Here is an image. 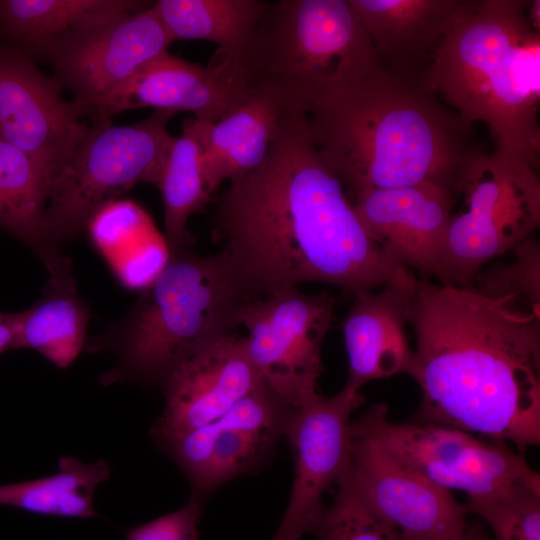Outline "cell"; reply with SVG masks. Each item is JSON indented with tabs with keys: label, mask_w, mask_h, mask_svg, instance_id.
Here are the masks:
<instances>
[{
	"label": "cell",
	"mask_w": 540,
	"mask_h": 540,
	"mask_svg": "<svg viewBox=\"0 0 540 540\" xmlns=\"http://www.w3.org/2000/svg\"><path fill=\"white\" fill-rule=\"evenodd\" d=\"M252 95L243 60L221 49L205 66L165 52L95 103L90 115L96 120L110 119L126 110L151 107L174 113L189 111L199 121L214 123Z\"/></svg>",
	"instance_id": "obj_14"
},
{
	"label": "cell",
	"mask_w": 540,
	"mask_h": 540,
	"mask_svg": "<svg viewBox=\"0 0 540 540\" xmlns=\"http://www.w3.org/2000/svg\"><path fill=\"white\" fill-rule=\"evenodd\" d=\"M410 323L421 421L539 446L540 314L513 296L417 278Z\"/></svg>",
	"instance_id": "obj_2"
},
{
	"label": "cell",
	"mask_w": 540,
	"mask_h": 540,
	"mask_svg": "<svg viewBox=\"0 0 540 540\" xmlns=\"http://www.w3.org/2000/svg\"><path fill=\"white\" fill-rule=\"evenodd\" d=\"M350 432L371 440L430 481L464 491L468 498L502 496L525 485L540 489L539 474L506 443L482 441L441 425L392 422L382 402L351 421Z\"/></svg>",
	"instance_id": "obj_9"
},
{
	"label": "cell",
	"mask_w": 540,
	"mask_h": 540,
	"mask_svg": "<svg viewBox=\"0 0 540 540\" xmlns=\"http://www.w3.org/2000/svg\"><path fill=\"white\" fill-rule=\"evenodd\" d=\"M336 299L288 287L243 307L248 355L265 384L297 409L317 394L323 373L321 348L334 319Z\"/></svg>",
	"instance_id": "obj_11"
},
{
	"label": "cell",
	"mask_w": 540,
	"mask_h": 540,
	"mask_svg": "<svg viewBox=\"0 0 540 540\" xmlns=\"http://www.w3.org/2000/svg\"><path fill=\"white\" fill-rule=\"evenodd\" d=\"M204 499L192 495L180 509L125 531V540H200Z\"/></svg>",
	"instance_id": "obj_32"
},
{
	"label": "cell",
	"mask_w": 540,
	"mask_h": 540,
	"mask_svg": "<svg viewBox=\"0 0 540 540\" xmlns=\"http://www.w3.org/2000/svg\"><path fill=\"white\" fill-rule=\"evenodd\" d=\"M133 2L0 0V45L35 62L48 42L77 22L97 13L127 7Z\"/></svg>",
	"instance_id": "obj_27"
},
{
	"label": "cell",
	"mask_w": 540,
	"mask_h": 540,
	"mask_svg": "<svg viewBox=\"0 0 540 540\" xmlns=\"http://www.w3.org/2000/svg\"><path fill=\"white\" fill-rule=\"evenodd\" d=\"M364 402L360 391L344 386L334 396L317 393L295 409L284 434L293 454V486L271 540H298L314 532L326 508L324 493L349 474L351 415Z\"/></svg>",
	"instance_id": "obj_12"
},
{
	"label": "cell",
	"mask_w": 540,
	"mask_h": 540,
	"mask_svg": "<svg viewBox=\"0 0 540 540\" xmlns=\"http://www.w3.org/2000/svg\"><path fill=\"white\" fill-rule=\"evenodd\" d=\"M307 122L349 198L421 182L458 197L469 162L483 151L473 141L472 125L379 60L323 97Z\"/></svg>",
	"instance_id": "obj_3"
},
{
	"label": "cell",
	"mask_w": 540,
	"mask_h": 540,
	"mask_svg": "<svg viewBox=\"0 0 540 540\" xmlns=\"http://www.w3.org/2000/svg\"><path fill=\"white\" fill-rule=\"evenodd\" d=\"M455 199L445 187L421 182L364 191L351 202L366 233L386 254L429 278L440 268Z\"/></svg>",
	"instance_id": "obj_18"
},
{
	"label": "cell",
	"mask_w": 540,
	"mask_h": 540,
	"mask_svg": "<svg viewBox=\"0 0 540 540\" xmlns=\"http://www.w3.org/2000/svg\"><path fill=\"white\" fill-rule=\"evenodd\" d=\"M268 4L262 0H159L152 7L172 41H210L243 60Z\"/></svg>",
	"instance_id": "obj_24"
},
{
	"label": "cell",
	"mask_w": 540,
	"mask_h": 540,
	"mask_svg": "<svg viewBox=\"0 0 540 540\" xmlns=\"http://www.w3.org/2000/svg\"><path fill=\"white\" fill-rule=\"evenodd\" d=\"M377 61L347 0L269 1L243 56L253 93L306 115Z\"/></svg>",
	"instance_id": "obj_6"
},
{
	"label": "cell",
	"mask_w": 540,
	"mask_h": 540,
	"mask_svg": "<svg viewBox=\"0 0 540 540\" xmlns=\"http://www.w3.org/2000/svg\"><path fill=\"white\" fill-rule=\"evenodd\" d=\"M210 123L188 118L174 137L164 161L157 188L164 207V238L168 252L189 248L192 237L187 222L212 201L202 176L201 154Z\"/></svg>",
	"instance_id": "obj_25"
},
{
	"label": "cell",
	"mask_w": 540,
	"mask_h": 540,
	"mask_svg": "<svg viewBox=\"0 0 540 540\" xmlns=\"http://www.w3.org/2000/svg\"><path fill=\"white\" fill-rule=\"evenodd\" d=\"M212 232L253 299L307 282L357 297L409 270L366 233L301 112L281 114L265 160L217 198Z\"/></svg>",
	"instance_id": "obj_1"
},
{
	"label": "cell",
	"mask_w": 540,
	"mask_h": 540,
	"mask_svg": "<svg viewBox=\"0 0 540 540\" xmlns=\"http://www.w3.org/2000/svg\"><path fill=\"white\" fill-rule=\"evenodd\" d=\"M52 176L28 154L0 138V228L22 241L51 276L71 272L70 261L45 231Z\"/></svg>",
	"instance_id": "obj_21"
},
{
	"label": "cell",
	"mask_w": 540,
	"mask_h": 540,
	"mask_svg": "<svg viewBox=\"0 0 540 540\" xmlns=\"http://www.w3.org/2000/svg\"><path fill=\"white\" fill-rule=\"evenodd\" d=\"M513 259L477 274L472 289L488 297L513 296L540 314V245L532 236L513 250Z\"/></svg>",
	"instance_id": "obj_29"
},
{
	"label": "cell",
	"mask_w": 540,
	"mask_h": 540,
	"mask_svg": "<svg viewBox=\"0 0 540 540\" xmlns=\"http://www.w3.org/2000/svg\"><path fill=\"white\" fill-rule=\"evenodd\" d=\"M539 164L494 149L478 153L468 164L452 214L439 284L472 286L495 257L532 237L540 225Z\"/></svg>",
	"instance_id": "obj_8"
},
{
	"label": "cell",
	"mask_w": 540,
	"mask_h": 540,
	"mask_svg": "<svg viewBox=\"0 0 540 540\" xmlns=\"http://www.w3.org/2000/svg\"><path fill=\"white\" fill-rule=\"evenodd\" d=\"M86 229L125 286L139 287L140 261L147 259L148 244H156V231L146 212L130 200H115L101 207Z\"/></svg>",
	"instance_id": "obj_28"
},
{
	"label": "cell",
	"mask_w": 540,
	"mask_h": 540,
	"mask_svg": "<svg viewBox=\"0 0 540 540\" xmlns=\"http://www.w3.org/2000/svg\"><path fill=\"white\" fill-rule=\"evenodd\" d=\"M313 533L318 540H402L394 527L365 504L349 474L336 486L333 502L325 508Z\"/></svg>",
	"instance_id": "obj_30"
},
{
	"label": "cell",
	"mask_w": 540,
	"mask_h": 540,
	"mask_svg": "<svg viewBox=\"0 0 540 540\" xmlns=\"http://www.w3.org/2000/svg\"><path fill=\"white\" fill-rule=\"evenodd\" d=\"M416 282L407 270L382 288L355 297L343 323L349 362L345 387L360 391L373 380L410 375L414 351L405 327Z\"/></svg>",
	"instance_id": "obj_19"
},
{
	"label": "cell",
	"mask_w": 540,
	"mask_h": 540,
	"mask_svg": "<svg viewBox=\"0 0 540 540\" xmlns=\"http://www.w3.org/2000/svg\"><path fill=\"white\" fill-rule=\"evenodd\" d=\"M57 79L0 45V138L53 177L87 129L80 106L62 96Z\"/></svg>",
	"instance_id": "obj_16"
},
{
	"label": "cell",
	"mask_w": 540,
	"mask_h": 540,
	"mask_svg": "<svg viewBox=\"0 0 540 540\" xmlns=\"http://www.w3.org/2000/svg\"><path fill=\"white\" fill-rule=\"evenodd\" d=\"M458 540H492L485 532L477 526H467L466 530Z\"/></svg>",
	"instance_id": "obj_34"
},
{
	"label": "cell",
	"mask_w": 540,
	"mask_h": 540,
	"mask_svg": "<svg viewBox=\"0 0 540 540\" xmlns=\"http://www.w3.org/2000/svg\"><path fill=\"white\" fill-rule=\"evenodd\" d=\"M282 113L273 100L253 93L235 111L209 124L201 154L209 195L224 181L250 173L265 160Z\"/></svg>",
	"instance_id": "obj_22"
},
{
	"label": "cell",
	"mask_w": 540,
	"mask_h": 540,
	"mask_svg": "<svg viewBox=\"0 0 540 540\" xmlns=\"http://www.w3.org/2000/svg\"><path fill=\"white\" fill-rule=\"evenodd\" d=\"M168 253L128 314L87 342L88 351L116 357L101 377L106 386L136 382L160 387L182 361L232 334L243 307L253 300L224 251Z\"/></svg>",
	"instance_id": "obj_5"
},
{
	"label": "cell",
	"mask_w": 540,
	"mask_h": 540,
	"mask_svg": "<svg viewBox=\"0 0 540 540\" xmlns=\"http://www.w3.org/2000/svg\"><path fill=\"white\" fill-rule=\"evenodd\" d=\"M17 313L0 311V355L16 349Z\"/></svg>",
	"instance_id": "obj_33"
},
{
	"label": "cell",
	"mask_w": 540,
	"mask_h": 540,
	"mask_svg": "<svg viewBox=\"0 0 540 540\" xmlns=\"http://www.w3.org/2000/svg\"><path fill=\"white\" fill-rule=\"evenodd\" d=\"M467 507L490 525L494 540H540V489L525 485L502 496L468 498Z\"/></svg>",
	"instance_id": "obj_31"
},
{
	"label": "cell",
	"mask_w": 540,
	"mask_h": 540,
	"mask_svg": "<svg viewBox=\"0 0 540 540\" xmlns=\"http://www.w3.org/2000/svg\"><path fill=\"white\" fill-rule=\"evenodd\" d=\"M347 1L381 65L421 85L436 45L464 0Z\"/></svg>",
	"instance_id": "obj_20"
},
{
	"label": "cell",
	"mask_w": 540,
	"mask_h": 540,
	"mask_svg": "<svg viewBox=\"0 0 540 540\" xmlns=\"http://www.w3.org/2000/svg\"><path fill=\"white\" fill-rule=\"evenodd\" d=\"M89 317L71 273L51 276L36 302L17 313L16 349H33L67 368L85 345Z\"/></svg>",
	"instance_id": "obj_23"
},
{
	"label": "cell",
	"mask_w": 540,
	"mask_h": 540,
	"mask_svg": "<svg viewBox=\"0 0 540 540\" xmlns=\"http://www.w3.org/2000/svg\"><path fill=\"white\" fill-rule=\"evenodd\" d=\"M174 112L154 110L129 125L96 120L53 177L45 231L56 249L86 229L91 217L139 183L157 186L173 141L167 124Z\"/></svg>",
	"instance_id": "obj_7"
},
{
	"label": "cell",
	"mask_w": 540,
	"mask_h": 540,
	"mask_svg": "<svg viewBox=\"0 0 540 540\" xmlns=\"http://www.w3.org/2000/svg\"><path fill=\"white\" fill-rule=\"evenodd\" d=\"M539 6V0H464L421 79L468 124H487L495 149L536 164Z\"/></svg>",
	"instance_id": "obj_4"
},
{
	"label": "cell",
	"mask_w": 540,
	"mask_h": 540,
	"mask_svg": "<svg viewBox=\"0 0 540 540\" xmlns=\"http://www.w3.org/2000/svg\"><path fill=\"white\" fill-rule=\"evenodd\" d=\"M265 382L245 338L230 334L178 364L164 379V407L150 434L159 447L228 412Z\"/></svg>",
	"instance_id": "obj_17"
},
{
	"label": "cell",
	"mask_w": 540,
	"mask_h": 540,
	"mask_svg": "<svg viewBox=\"0 0 540 540\" xmlns=\"http://www.w3.org/2000/svg\"><path fill=\"white\" fill-rule=\"evenodd\" d=\"M111 474V465L106 460L85 463L64 456L51 475L0 485V505L45 516L92 518L98 516L95 490Z\"/></svg>",
	"instance_id": "obj_26"
},
{
	"label": "cell",
	"mask_w": 540,
	"mask_h": 540,
	"mask_svg": "<svg viewBox=\"0 0 540 540\" xmlns=\"http://www.w3.org/2000/svg\"><path fill=\"white\" fill-rule=\"evenodd\" d=\"M351 436L350 482L365 504L402 540H458L467 504L405 466L371 440Z\"/></svg>",
	"instance_id": "obj_15"
},
{
	"label": "cell",
	"mask_w": 540,
	"mask_h": 540,
	"mask_svg": "<svg viewBox=\"0 0 540 540\" xmlns=\"http://www.w3.org/2000/svg\"><path fill=\"white\" fill-rule=\"evenodd\" d=\"M294 411L264 383L219 418L160 448L184 472L192 495L205 500L227 481L259 467L284 436Z\"/></svg>",
	"instance_id": "obj_13"
},
{
	"label": "cell",
	"mask_w": 540,
	"mask_h": 540,
	"mask_svg": "<svg viewBox=\"0 0 540 540\" xmlns=\"http://www.w3.org/2000/svg\"><path fill=\"white\" fill-rule=\"evenodd\" d=\"M172 42L152 5L134 1L77 22L48 42L35 62L52 65L53 76L87 116L142 65L168 52Z\"/></svg>",
	"instance_id": "obj_10"
}]
</instances>
